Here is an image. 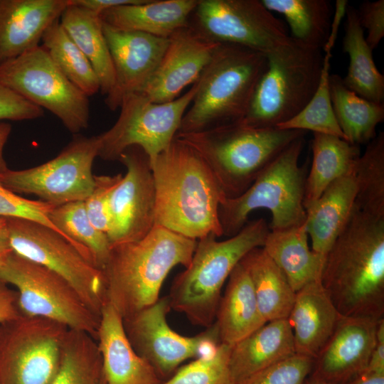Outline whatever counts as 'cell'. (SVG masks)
Wrapping results in <instances>:
<instances>
[{"instance_id": "obj_45", "label": "cell", "mask_w": 384, "mask_h": 384, "mask_svg": "<svg viewBox=\"0 0 384 384\" xmlns=\"http://www.w3.org/2000/svg\"><path fill=\"white\" fill-rule=\"evenodd\" d=\"M356 10L360 24L367 31L366 41L373 50L384 36V1H366Z\"/></svg>"}, {"instance_id": "obj_12", "label": "cell", "mask_w": 384, "mask_h": 384, "mask_svg": "<svg viewBox=\"0 0 384 384\" xmlns=\"http://www.w3.org/2000/svg\"><path fill=\"white\" fill-rule=\"evenodd\" d=\"M6 218L12 251L63 277L100 316L106 303L102 270L54 230L23 218Z\"/></svg>"}, {"instance_id": "obj_18", "label": "cell", "mask_w": 384, "mask_h": 384, "mask_svg": "<svg viewBox=\"0 0 384 384\" xmlns=\"http://www.w3.org/2000/svg\"><path fill=\"white\" fill-rule=\"evenodd\" d=\"M102 28L115 76L114 91L105 97V102L114 111L124 95L142 91L157 69L169 38L119 30L104 23Z\"/></svg>"}, {"instance_id": "obj_35", "label": "cell", "mask_w": 384, "mask_h": 384, "mask_svg": "<svg viewBox=\"0 0 384 384\" xmlns=\"http://www.w3.org/2000/svg\"><path fill=\"white\" fill-rule=\"evenodd\" d=\"M48 384H106L97 341L85 332L68 329L58 369Z\"/></svg>"}, {"instance_id": "obj_19", "label": "cell", "mask_w": 384, "mask_h": 384, "mask_svg": "<svg viewBox=\"0 0 384 384\" xmlns=\"http://www.w3.org/2000/svg\"><path fill=\"white\" fill-rule=\"evenodd\" d=\"M380 320L341 316L314 359L309 378L332 384H348L363 373L375 347Z\"/></svg>"}, {"instance_id": "obj_34", "label": "cell", "mask_w": 384, "mask_h": 384, "mask_svg": "<svg viewBox=\"0 0 384 384\" xmlns=\"http://www.w3.org/2000/svg\"><path fill=\"white\" fill-rule=\"evenodd\" d=\"M270 11L282 15L289 36L304 45L323 49L330 31L331 6L326 0H260Z\"/></svg>"}, {"instance_id": "obj_23", "label": "cell", "mask_w": 384, "mask_h": 384, "mask_svg": "<svg viewBox=\"0 0 384 384\" xmlns=\"http://www.w3.org/2000/svg\"><path fill=\"white\" fill-rule=\"evenodd\" d=\"M341 316L321 280L309 283L297 292L288 317L295 353L315 359L334 333Z\"/></svg>"}, {"instance_id": "obj_40", "label": "cell", "mask_w": 384, "mask_h": 384, "mask_svg": "<svg viewBox=\"0 0 384 384\" xmlns=\"http://www.w3.org/2000/svg\"><path fill=\"white\" fill-rule=\"evenodd\" d=\"M230 349L220 343L213 353L182 366L161 384H234L229 366Z\"/></svg>"}, {"instance_id": "obj_29", "label": "cell", "mask_w": 384, "mask_h": 384, "mask_svg": "<svg viewBox=\"0 0 384 384\" xmlns=\"http://www.w3.org/2000/svg\"><path fill=\"white\" fill-rule=\"evenodd\" d=\"M59 21L90 63L100 82V92L105 97L110 96L114 89L115 76L100 15L70 4L68 0Z\"/></svg>"}, {"instance_id": "obj_36", "label": "cell", "mask_w": 384, "mask_h": 384, "mask_svg": "<svg viewBox=\"0 0 384 384\" xmlns=\"http://www.w3.org/2000/svg\"><path fill=\"white\" fill-rule=\"evenodd\" d=\"M53 224L88 260L102 270L110 251L107 234L90 222L84 201L55 206L49 214Z\"/></svg>"}, {"instance_id": "obj_47", "label": "cell", "mask_w": 384, "mask_h": 384, "mask_svg": "<svg viewBox=\"0 0 384 384\" xmlns=\"http://www.w3.org/2000/svg\"><path fill=\"white\" fill-rule=\"evenodd\" d=\"M365 372L384 374V319L379 321L375 345Z\"/></svg>"}, {"instance_id": "obj_15", "label": "cell", "mask_w": 384, "mask_h": 384, "mask_svg": "<svg viewBox=\"0 0 384 384\" xmlns=\"http://www.w3.org/2000/svg\"><path fill=\"white\" fill-rule=\"evenodd\" d=\"M171 309L166 296L122 319L125 334L132 348L151 365L163 381L171 377L185 361L209 355L220 344L215 322L194 336L176 333L166 321Z\"/></svg>"}, {"instance_id": "obj_24", "label": "cell", "mask_w": 384, "mask_h": 384, "mask_svg": "<svg viewBox=\"0 0 384 384\" xmlns=\"http://www.w3.org/2000/svg\"><path fill=\"white\" fill-rule=\"evenodd\" d=\"M198 0H146L110 8L100 14L102 23L122 31L169 38L188 26Z\"/></svg>"}, {"instance_id": "obj_31", "label": "cell", "mask_w": 384, "mask_h": 384, "mask_svg": "<svg viewBox=\"0 0 384 384\" xmlns=\"http://www.w3.org/2000/svg\"><path fill=\"white\" fill-rule=\"evenodd\" d=\"M312 162L306 175L303 205L316 201L334 181L353 174L359 146L331 135L314 133Z\"/></svg>"}, {"instance_id": "obj_53", "label": "cell", "mask_w": 384, "mask_h": 384, "mask_svg": "<svg viewBox=\"0 0 384 384\" xmlns=\"http://www.w3.org/2000/svg\"><path fill=\"white\" fill-rule=\"evenodd\" d=\"M305 384H332V383L308 378L306 380Z\"/></svg>"}, {"instance_id": "obj_20", "label": "cell", "mask_w": 384, "mask_h": 384, "mask_svg": "<svg viewBox=\"0 0 384 384\" xmlns=\"http://www.w3.org/2000/svg\"><path fill=\"white\" fill-rule=\"evenodd\" d=\"M164 56L141 93L156 103L171 102L196 82L218 43L211 41L188 24L171 35Z\"/></svg>"}, {"instance_id": "obj_28", "label": "cell", "mask_w": 384, "mask_h": 384, "mask_svg": "<svg viewBox=\"0 0 384 384\" xmlns=\"http://www.w3.org/2000/svg\"><path fill=\"white\" fill-rule=\"evenodd\" d=\"M262 247L295 292L309 283L321 280L326 256L309 248L305 223L284 230H270Z\"/></svg>"}, {"instance_id": "obj_25", "label": "cell", "mask_w": 384, "mask_h": 384, "mask_svg": "<svg viewBox=\"0 0 384 384\" xmlns=\"http://www.w3.org/2000/svg\"><path fill=\"white\" fill-rule=\"evenodd\" d=\"M295 353L288 319L267 322L231 346L229 366L234 384Z\"/></svg>"}, {"instance_id": "obj_14", "label": "cell", "mask_w": 384, "mask_h": 384, "mask_svg": "<svg viewBox=\"0 0 384 384\" xmlns=\"http://www.w3.org/2000/svg\"><path fill=\"white\" fill-rule=\"evenodd\" d=\"M98 136L74 134L53 159L35 167L0 173V181L9 190L33 194L54 206L85 201L94 186L92 167L98 156Z\"/></svg>"}, {"instance_id": "obj_32", "label": "cell", "mask_w": 384, "mask_h": 384, "mask_svg": "<svg viewBox=\"0 0 384 384\" xmlns=\"http://www.w3.org/2000/svg\"><path fill=\"white\" fill-rule=\"evenodd\" d=\"M345 16L343 50L348 53L350 61L346 75L342 78L343 82L360 97L383 104L384 76L374 63L373 50L366 41L357 10L348 6Z\"/></svg>"}, {"instance_id": "obj_50", "label": "cell", "mask_w": 384, "mask_h": 384, "mask_svg": "<svg viewBox=\"0 0 384 384\" xmlns=\"http://www.w3.org/2000/svg\"><path fill=\"white\" fill-rule=\"evenodd\" d=\"M12 252L6 218L0 217V266Z\"/></svg>"}, {"instance_id": "obj_11", "label": "cell", "mask_w": 384, "mask_h": 384, "mask_svg": "<svg viewBox=\"0 0 384 384\" xmlns=\"http://www.w3.org/2000/svg\"><path fill=\"white\" fill-rule=\"evenodd\" d=\"M0 83L57 117L73 134L90 121V102L41 45L0 67Z\"/></svg>"}, {"instance_id": "obj_42", "label": "cell", "mask_w": 384, "mask_h": 384, "mask_svg": "<svg viewBox=\"0 0 384 384\" xmlns=\"http://www.w3.org/2000/svg\"><path fill=\"white\" fill-rule=\"evenodd\" d=\"M54 207L43 201L21 197L9 190L0 181V217L18 218L41 223L60 233L72 244L49 218V214Z\"/></svg>"}, {"instance_id": "obj_13", "label": "cell", "mask_w": 384, "mask_h": 384, "mask_svg": "<svg viewBox=\"0 0 384 384\" xmlns=\"http://www.w3.org/2000/svg\"><path fill=\"white\" fill-rule=\"evenodd\" d=\"M68 329L49 319L23 315L0 324V384H48Z\"/></svg>"}, {"instance_id": "obj_48", "label": "cell", "mask_w": 384, "mask_h": 384, "mask_svg": "<svg viewBox=\"0 0 384 384\" xmlns=\"http://www.w3.org/2000/svg\"><path fill=\"white\" fill-rule=\"evenodd\" d=\"M146 0H68L70 4L86 9L97 15L110 8L129 4H138Z\"/></svg>"}, {"instance_id": "obj_1", "label": "cell", "mask_w": 384, "mask_h": 384, "mask_svg": "<svg viewBox=\"0 0 384 384\" xmlns=\"http://www.w3.org/2000/svg\"><path fill=\"white\" fill-rule=\"evenodd\" d=\"M321 282L343 316H384V218L354 204L326 255Z\"/></svg>"}, {"instance_id": "obj_10", "label": "cell", "mask_w": 384, "mask_h": 384, "mask_svg": "<svg viewBox=\"0 0 384 384\" xmlns=\"http://www.w3.org/2000/svg\"><path fill=\"white\" fill-rule=\"evenodd\" d=\"M198 87L196 81L183 95L164 103L153 102L141 92L124 95L116 122L97 135L98 156L107 161L119 160L127 148L137 146L151 164L175 139Z\"/></svg>"}, {"instance_id": "obj_17", "label": "cell", "mask_w": 384, "mask_h": 384, "mask_svg": "<svg viewBox=\"0 0 384 384\" xmlns=\"http://www.w3.org/2000/svg\"><path fill=\"white\" fill-rule=\"evenodd\" d=\"M119 161L127 172L110 195L107 236L110 246L139 240L155 226L156 189L148 156L132 146Z\"/></svg>"}, {"instance_id": "obj_22", "label": "cell", "mask_w": 384, "mask_h": 384, "mask_svg": "<svg viewBox=\"0 0 384 384\" xmlns=\"http://www.w3.org/2000/svg\"><path fill=\"white\" fill-rule=\"evenodd\" d=\"M106 384H161L154 369L139 356L125 334L122 318L109 303L103 306L97 339Z\"/></svg>"}, {"instance_id": "obj_43", "label": "cell", "mask_w": 384, "mask_h": 384, "mask_svg": "<svg viewBox=\"0 0 384 384\" xmlns=\"http://www.w3.org/2000/svg\"><path fill=\"white\" fill-rule=\"evenodd\" d=\"M115 176L94 175V186L90 195L84 201L87 215L97 230L107 234L109 224V198L111 191L122 178Z\"/></svg>"}, {"instance_id": "obj_7", "label": "cell", "mask_w": 384, "mask_h": 384, "mask_svg": "<svg viewBox=\"0 0 384 384\" xmlns=\"http://www.w3.org/2000/svg\"><path fill=\"white\" fill-rule=\"evenodd\" d=\"M266 57V68L240 121L255 128H274L297 114L316 92L323 69L321 49L290 36Z\"/></svg>"}, {"instance_id": "obj_30", "label": "cell", "mask_w": 384, "mask_h": 384, "mask_svg": "<svg viewBox=\"0 0 384 384\" xmlns=\"http://www.w3.org/2000/svg\"><path fill=\"white\" fill-rule=\"evenodd\" d=\"M240 262L250 277L260 311L265 321L288 319L296 292L263 247L252 249Z\"/></svg>"}, {"instance_id": "obj_5", "label": "cell", "mask_w": 384, "mask_h": 384, "mask_svg": "<svg viewBox=\"0 0 384 384\" xmlns=\"http://www.w3.org/2000/svg\"><path fill=\"white\" fill-rule=\"evenodd\" d=\"M269 232L266 220L259 218L247 221L227 240L218 241L214 235L198 240L190 264L172 282L168 296L171 308L194 325L211 326L226 279L247 253L263 246Z\"/></svg>"}, {"instance_id": "obj_33", "label": "cell", "mask_w": 384, "mask_h": 384, "mask_svg": "<svg viewBox=\"0 0 384 384\" xmlns=\"http://www.w3.org/2000/svg\"><path fill=\"white\" fill-rule=\"evenodd\" d=\"M329 92L336 121L345 140L359 146L376 135L384 119V105L366 100L349 90L338 75H330Z\"/></svg>"}, {"instance_id": "obj_6", "label": "cell", "mask_w": 384, "mask_h": 384, "mask_svg": "<svg viewBox=\"0 0 384 384\" xmlns=\"http://www.w3.org/2000/svg\"><path fill=\"white\" fill-rule=\"evenodd\" d=\"M267 66L266 55L220 43L198 79V90L177 133L201 132L240 122Z\"/></svg>"}, {"instance_id": "obj_3", "label": "cell", "mask_w": 384, "mask_h": 384, "mask_svg": "<svg viewBox=\"0 0 384 384\" xmlns=\"http://www.w3.org/2000/svg\"><path fill=\"white\" fill-rule=\"evenodd\" d=\"M196 244V240L155 225L139 240L112 245L102 269L106 302L122 319L153 304L170 271L188 266Z\"/></svg>"}, {"instance_id": "obj_27", "label": "cell", "mask_w": 384, "mask_h": 384, "mask_svg": "<svg viewBox=\"0 0 384 384\" xmlns=\"http://www.w3.org/2000/svg\"><path fill=\"white\" fill-rule=\"evenodd\" d=\"M215 323L220 343L229 346L267 323L260 311L250 277L240 261L228 277Z\"/></svg>"}, {"instance_id": "obj_46", "label": "cell", "mask_w": 384, "mask_h": 384, "mask_svg": "<svg viewBox=\"0 0 384 384\" xmlns=\"http://www.w3.org/2000/svg\"><path fill=\"white\" fill-rule=\"evenodd\" d=\"M17 292L9 289L0 280V324L21 316L18 306Z\"/></svg>"}, {"instance_id": "obj_26", "label": "cell", "mask_w": 384, "mask_h": 384, "mask_svg": "<svg viewBox=\"0 0 384 384\" xmlns=\"http://www.w3.org/2000/svg\"><path fill=\"white\" fill-rule=\"evenodd\" d=\"M356 196V180L351 174L336 179L316 201L304 206L313 251L326 255L351 215Z\"/></svg>"}, {"instance_id": "obj_4", "label": "cell", "mask_w": 384, "mask_h": 384, "mask_svg": "<svg viewBox=\"0 0 384 384\" xmlns=\"http://www.w3.org/2000/svg\"><path fill=\"white\" fill-rule=\"evenodd\" d=\"M305 131L255 128L240 122L201 132L181 134L176 138L201 156L224 196L244 193L263 170Z\"/></svg>"}, {"instance_id": "obj_39", "label": "cell", "mask_w": 384, "mask_h": 384, "mask_svg": "<svg viewBox=\"0 0 384 384\" xmlns=\"http://www.w3.org/2000/svg\"><path fill=\"white\" fill-rule=\"evenodd\" d=\"M331 53H324L323 69L318 87L306 105L294 117L276 127L281 129L312 131L345 140L336 121L331 100L329 80Z\"/></svg>"}, {"instance_id": "obj_41", "label": "cell", "mask_w": 384, "mask_h": 384, "mask_svg": "<svg viewBox=\"0 0 384 384\" xmlns=\"http://www.w3.org/2000/svg\"><path fill=\"white\" fill-rule=\"evenodd\" d=\"M314 359L295 353L235 384H305Z\"/></svg>"}, {"instance_id": "obj_2", "label": "cell", "mask_w": 384, "mask_h": 384, "mask_svg": "<svg viewBox=\"0 0 384 384\" xmlns=\"http://www.w3.org/2000/svg\"><path fill=\"white\" fill-rule=\"evenodd\" d=\"M151 166L155 225L196 240L223 235L218 209L225 197L197 151L175 137Z\"/></svg>"}, {"instance_id": "obj_44", "label": "cell", "mask_w": 384, "mask_h": 384, "mask_svg": "<svg viewBox=\"0 0 384 384\" xmlns=\"http://www.w3.org/2000/svg\"><path fill=\"white\" fill-rule=\"evenodd\" d=\"M44 115L42 108L0 83V121H23Z\"/></svg>"}, {"instance_id": "obj_52", "label": "cell", "mask_w": 384, "mask_h": 384, "mask_svg": "<svg viewBox=\"0 0 384 384\" xmlns=\"http://www.w3.org/2000/svg\"><path fill=\"white\" fill-rule=\"evenodd\" d=\"M348 384H384V374L364 371Z\"/></svg>"}, {"instance_id": "obj_37", "label": "cell", "mask_w": 384, "mask_h": 384, "mask_svg": "<svg viewBox=\"0 0 384 384\" xmlns=\"http://www.w3.org/2000/svg\"><path fill=\"white\" fill-rule=\"evenodd\" d=\"M41 42L62 73L87 97L100 91L99 80L90 63L59 19L45 31Z\"/></svg>"}, {"instance_id": "obj_38", "label": "cell", "mask_w": 384, "mask_h": 384, "mask_svg": "<svg viewBox=\"0 0 384 384\" xmlns=\"http://www.w3.org/2000/svg\"><path fill=\"white\" fill-rule=\"evenodd\" d=\"M355 206L370 215L384 218V132H379L361 155L353 173Z\"/></svg>"}, {"instance_id": "obj_8", "label": "cell", "mask_w": 384, "mask_h": 384, "mask_svg": "<svg viewBox=\"0 0 384 384\" xmlns=\"http://www.w3.org/2000/svg\"><path fill=\"white\" fill-rule=\"evenodd\" d=\"M304 136L288 145L241 195L225 198L218 209L223 235L232 237L248 221L250 213L265 208L270 211V230H281L304 224L303 201L306 169L299 164Z\"/></svg>"}, {"instance_id": "obj_21", "label": "cell", "mask_w": 384, "mask_h": 384, "mask_svg": "<svg viewBox=\"0 0 384 384\" xmlns=\"http://www.w3.org/2000/svg\"><path fill=\"white\" fill-rule=\"evenodd\" d=\"M68 0H0V67L39 46Z\"/></svg>"}, {"instance_id": "obj_49", "label": "cell", "mask_w": 384, "mask_h": 384, "mask_svg": "<svg viewBox=\"0 0 384 384\" xmlns=\"http://www.w3.org/2000/svg\"><path fill=\"white\" fill-rule=\"evenodd\" d=\"M347 7L348 1L337 0L336 1V10L331 18L329 36L325 46L323 48L324 53H331L332 48L337 38L339 26L342 19L346 15Z\"/></svg>"}, {"instance_id": "obj_9", "label": "cell", "mask_w": 384, "mask_h": 384, "mask_svg": "<svg viewBox=\"0 0 384 384\" xmlns=\"http://www.w3.org/2000/svg\"><path fill=\"white\" fill-rule=\"evenodd\" d=\"M0 280L17 289L22 315L49 319L97 339L100 316L55 272L13 252L0 266Z\"/></svg>"}, {"instance_id": "obj_16", "label": "cell", "mask_w": 384, "mask_h": 384, "mask_svg": "<svg viewBox=\"0 0 384 384\" xmlns=\"http://www.w3.org/2000/svg\"><path fill=\"white\" fill-rule=\"evenodd\" d=\"M188 24L211 41L265 55L289 38L284 24L259 0H198Z\"/></svg>"}, {"instance_id": "obj_51", "label": "cell", "mask_w": 384, "mask_h": 384, "mask_svg": "<svg viewBox=\"0 0 384 384\" xmlns=\"http://www.w3.org/2000/svg\"><path fill=\"white\" fill-rule=\"evenodd\" d=\"M11 131V125L7 122H0V173L9 169L4 156V149Z\"/></svg>"}]
</instances>
